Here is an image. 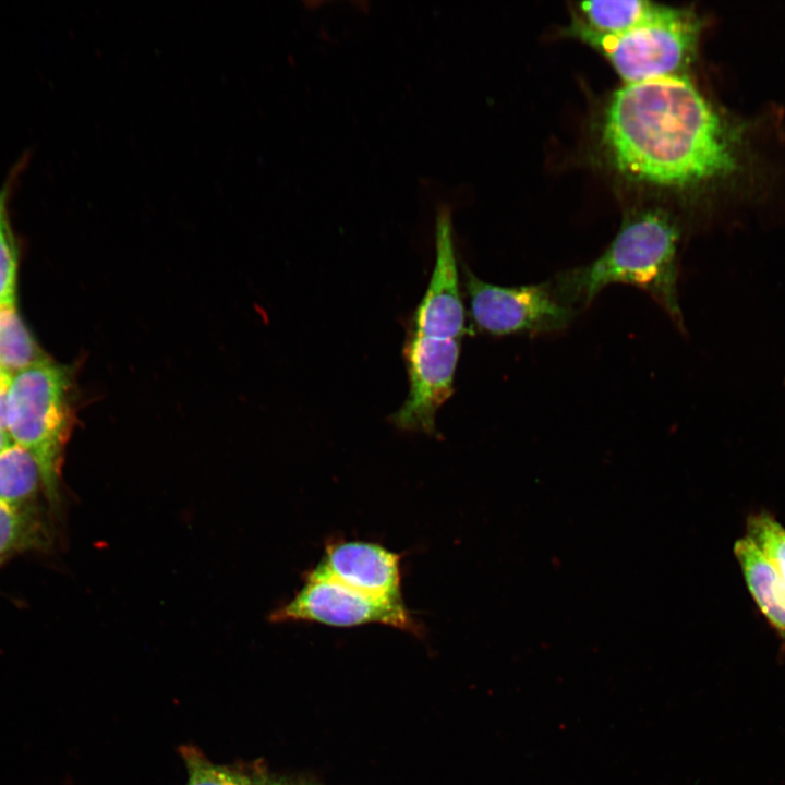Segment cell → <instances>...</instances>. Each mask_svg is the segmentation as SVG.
<instances>
[{"label": "cell", "mask_w": 785, "mask_h": 785, "mask_svg": "<svg viewBox=\"0 0 785 785\" xmlns=\"http://www.w3.org/2000/svg\"><path fill=\"white\" fill-rule=\"evenodd\" d=\"M189 781L186 785H258V776H247L235 770L212 763L198 749L184 746L181 749Z\"/></svg>", "instance_id": "cell-17"}, {"label": "cell", "mask_w": 785, "mask_h": 785, "mask_svg": "<svg viewBox=\"0 0 785 785\" xmlns=\"http://www.w3.org/2000/svg\"><path fill=\"white\" fill-rule=\"evenodd\" d=\"M603 141L624 174L692 186L733 174L740 135L685 75L625 84L604 117Z\"/></svg>", "instance_id": "cell-1"}, {"label": "cell", "mask_w": 785, "mask_h": 785, "mask_svg": "<svg viewBox=\"0 0 785 785\" xmlns=\"http://www.w3.org/2000/svg\"><path fill=\"white\" fill-rule=\"evenodd\" d=\"M72 367L53 360L10 378L7 431L36 460L43 493L51 509L60 506L61 470L76 412Z\"/></svg>", "instance_id": "cell-3"}, {"label": "cell", "mask_w": 785, "mask_h": 785, "mask_svg": "<svg viewBox=\"0 0 785 785\" xmlns=\"http://www.w3.org/2000/svg\"><path fill=\"white\" fill-rule=\"evenodd\" d=\"M701 28L689 9L654 4L632 28L607 36L594 33L577 20L570 34L603 53L625 84L684 75L691 62Z\"/></svg>", "instance_id": "cell-4"}, {"label": "cell", "mask_w": 785, "mask_h": 785, "mask_svg": "<svg viewBox=\"0 0 785 785\" xmlns=\"http://www.w3.org/2000/svg\"><path fill=\"white\" fill-rule=\"evenodd\" d=\"M27 161L25 154L13 165L0 186V306L15 303L19 246L11 224L10 203Z\"/></svg>", "instance_id": "cell-13"}, {"label": "cell", "mask_w": 785, "mask_h": 785, "mask_svg": "<svg viewBox=\"0 0 785 785\" xmlns=\"http://www.w3.org/2000/svg\"><path fill=\"white\" fill-rule=\"evenodd\" d=\"M746 536L766 556L785 585V528L770 514L759 512L749 516Z\"/></svg>", "instance_id": "cell-16"}, {"label": "cell", "mask_w": 785, "mask_h": 785, "mask_svg": "<svg viewBox=\"0 0 785 785\" xmlns=\"http://www.w3.org/2000/svg\"><path fill=\"white\" fill-rule=\"evenodd\" d=\"M52 360L38 346L15 303L0 306V371L13 376Z\"/></svg>", "instance_id": "cell-12"}, {"label": "cell", "mask_w": 785, "mask_h": 785, "mask_svg": "<svg viewBox=\"0 0 785 785\" xmlns=\"http://www.w3.org/2000/svg\"><path fill=\"white\" fill-rule=\"evenodd\" d=\"M10 376L0 374V427L7 430V411Z\"/></svg>", "instance_id": "cell-18"}, {"label": "cell", "mask_w": 785, "mask_h": 785, "mask_svg": "<svg viewBox=\"0 0 785 785\" xmlns=\"http://www.w3.org/2000/svg\"><path fill=\"white\" fill-rule=\"evenodd\" d=\"M269 618L276 623L312 621L333 627L384 624L414 633L419 629L403 603L375 600L316 569L306 575L294 596Z\"/></svg>", "instance_id": "cell-6"}, {"label": "cell", "mask_w": 785, "mask_h": 785, "mask_svg": "<svg viewBox=\"0 0 785 785\" xmlns=\"http://www.w3.org/2000/svg\"><path fill=\"white\" fill-rule=\"evenodd\" d=\"M47 542L48 533L36 510L15 508L0 500V559L43 548Z\"/></svg>", "instance_id": "cell-15"}, {"label": "cell", "mask_w": 785, "mask_h": 785, "mask_svg": "<svg viewBox=\"0 0 785 785\" xmlns=\"http://www.w3.org/2000/svg\"><path fill=\"white\" fill-rule=\"evenodd\" d=\"M464 287L474 326L491 336L557 333L577 314L558 299L551 281L502 287L466 269Z\"/></svg>", "instance_id": "cell-5"}, {"label": "cell", "mask_w": 785, "mask_h": 785, "mask_svg": "<svg viewBox=\"0 0 785 785\" xmlns=\"http://www.w3.org/2000/svg\"><path fill=\"white\" fill-rule=\"evenodd\" d=\"M12 444H13V442H12L8 431L3 427H0V452H2L5 448H8Z\"/></svg>", "instance_id": "cell-20"}, {"label": "cell", "mask_w": 785, "mask_h": 785, "mask_svg": "<svg viewBox=\"0 0 785 785\" xmlns=\"http://www.w3.org/2000/svg\"><path fill=\"white\" fill-rule=\"evenodd\" d=\"M734 554L759 609L785 639V585L776 569L747 536L735 542Z\"/></svg>", "instance_id": "cell-10"}, {"label": "cell", "mask_w": 785, "mask_h": 785, "mask_svg": "<svg viewBox=\"0 0 785 785\" xmlns=\"http://www.w3.org/2000/svg\"><path fill=\"white\" fill-rule=\"evenodd\" d=\"M679 240V228L669 215L657 209L639 212L625 219L596 259L557 274L551 283L558 299L577 312L609 285L633 286L684 329L677 285Z\"/></svg>", "instance_id": "cell-2"}, {"label": "cell", "mask_w": 785, "mask_h": 785, "mask_svg": "<svg viewBox=\"0 0 785 785\" xmlns=\"http://www.w3.org/2000/svg\"><path fill=\"white\" fill-rule=\"evenodd\" d=\"M317 571L375 600L402 604L400 556L362 541H337L325 551Z\"/></svg>", "instance_id": "cell-9"}, {"label": "cell", "mask_w": 785, "mask_h": 785, "mask_svg": "<svg viewBox=\"0 0 785 785\" xmlns=\"http://www.w3.org/2000/svg\"><path fill=\"white\" fill-rule=\"evenodd\" d=\"M43 480L35 458L12 444L0 452V500L20 509L36 510L34 502Z\"/></svg>", "instance_id": "cell-11"}, {"label": "cell", "mask_w": 785, "mask_h": 785, "mask_svg": "<svg viewBox=\"0 0 785 785\" xmlns=\"http://www.w3.org/2000/svg\"><path fill=\"white\" fill-rule=\"evenodd\" d=\"M0 374H2V372H1V371H0Z\"/></svg>", "instance_id": "cell-21"}, {"label": "cell", "mask_w": 785, "mask_h": 785, "mask_svg": "<svg viewBox=\"0 0 785 785\" xmlns=\"http://www.w3.org/2000/svg\"><path fill=\"white\" fill-rule=\"evenodd\" d=\"M258 785H319L315 783L290 781L287 778H269L265 775H259Z\"/></svg>", "instance_id": "cell-19"}, {"label": "cell", "mask_w": 785, "mask_h": 785, "mask_svg": "<svg viewBox=\"0 0 785 785\" xmlns=\"http://www.w3.org/2000/svg\"><path fill=\"white\" fill-rule=\"evenodd\" d=\"M461 341L408 334L402 354L409 394L390 421L403 431L436 434L438 409L454 394Z\"/></svg>", "instance_id": "cell-7"}, {"label": "cell", "mask_w": 785, "mask_h": 785, "mask_svg": "<svg viewBox=\"0 0 785 785\" xmlns=\"http://www.w3.org/2000/svg\"><path fill=\"white\" fill-rule=\"evenodd\" d=\"M435 247L431 280L410 318L408 334L461 340L470 329L460 293L451 210L446 205L436 214Z\"/></svg>", "instance_id": "cell-8"}, {"label": "cell", "mask_w": 785, "mask_h": 785, "mask_svg": "<svg viewBox=\"0 0 785 785\" xmlns=\"http://www.w3.org/2000/svg\"><path fill=\"white\" fill-rule=\"evenodd\" d=\"M654 4L643 0L584 1L578 8L582 20H576L594 33L616 36L636 26Z\"/></svg>", "instance_id": "cell-14"}]
</instances>
